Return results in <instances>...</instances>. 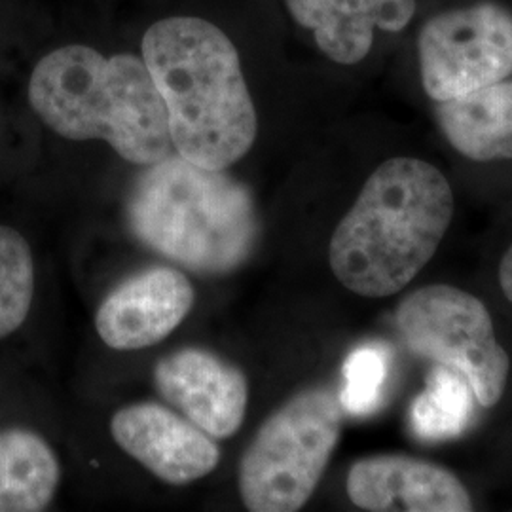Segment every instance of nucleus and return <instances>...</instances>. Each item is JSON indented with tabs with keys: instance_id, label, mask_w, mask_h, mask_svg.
Segmentation results:
<instances>
[{
	"instance_id": "1",
	"label": "nucleus",
	"mask_w": 512,
	"mask_h": 512,
	"mask_svg": "<svg viewBox=\"0 0 512 512\" xmlns=\"http://www.w3.org/2000/svg\"><path fill=\"white\" fill-rule=\"evenodd\" d=\"M454 219V190L439 167L397 156L378 165L329 245L332 274L366 298L401 293L437 255Z\"/></svg>"
},
{
	"instance_id": "2",
	"label": "nucleus",
	"mask_w": 512,
	"mask_h": 512,
	"mask_svg": "<svg viewBox=\"0 0 512 512\" xmlns=\"http://www.w3.org/2000/svg\"><path fill=\"white\" fill-rule=\"evenodd\" d=\"M143 61L184 160L226 169L255 145L258 120L238 50L217 25L192 16L162 19L143 37Z\"/></svg>"
},
{
	"instance_id": "3",
	"label": "nucleus",
	"mask_w": 512,
	"mask_h": 512,
	"mask_svg": "<svg viewBox=\"0 0 512 512\" xmlns=\"http://www.w3.org/2000/svg\"><path fill=\"white\" fill-rule=\"evenodd\" d=\"M29 101L57 135L105 141L129 164H156L171 154L164 99L135 55L105 57L90 46H63L38 61Z\"/></svg>"
},
{
	"instance_id": "4",
	"label": "nucleus",
	"mask_w": 512,
	"mask_h": 512,
	"mask_svg": "<svg viewBox=\"0 0 512 512\" xmlns=\"http://www.w3.org/2000/svg\"><path fill=\"white\" fill-rule=\"evenodd\" d=\"M137 177L129 192L131 234L150 251L196 274H230L255 247V203L224 173L167 156Z\"/></svg>"
},
{
	"instance_id": "5",
	"label": "nucleus",
	"mask_w": 512,
	"mask_h": 512,
	"mask_svg": "<svg viewBox=\"0 0 512 512\" xmlns=\"http://www.w3.org/2000/svg\"><path fill=\"white\" fill-rule=\"evenodd\" d=\"M340 393L306 387L260 425L239 461V495L247 511H300L317 490L342 437Z\"/></svg>"
},
{
	"instance_id": "6",
	"label": "nucleus",
	"mask_w": 512,
	"mask_h": 512,
	"mask_svg": "<svg viewBox=\"0 0 512 512\" xmlns=\"http://www.w3.org/2000/svg\"><path fill=\"white\" fill-rule=\"evenodd\" d=\"M404 346L435 365L461 372L476 403L494 408L511 374V357L497 340L494 319L475 294L427 285L408 294L395 313Z\"/></svg>"
},
{
	"instance_id": "7",
	"label": "nucleus",
	"mask_w": 512,
	"mask_h": 512,
	"mask_svg": "<svg viewBox=\"0 0 512 512\" xmlns=\"http://www.w3.org/2000/svg\"><path fill=\"white\" fill-rule=\"evenodd\" d=\"M421 84L435 101L482 90L512 74V14L482 0L429 19L418 37Z\"/></svg>"
},
{
	"instance_id": "8",
	"label": "nucleus",
	"mask_w": 512,
	"mask_h": 512,
	"mask_svg": "<svg viewBox=\"0 0 512 512\" xmlns=\"http://www.w3.org/2000/svg\"><path fill=\"white\" fill-rule=\"evenodd\" d=\"M110 433L128 456L171 486L192 484L219 465L215 439L162 404H129L118 410Z\"/></svg>"
},
{
	"instance_id": "9",
	"label": "nucleus",
	"mask_w": 512,
	"mask_h": 512,
	"mask_svg": "<svg viewBox=\"0 0 512 512\" xmlns=\"http://www.w3.org/2000/svg\"><path fill=\"white\" fill-rule=\"evenodd\" d=\"M154 384L167 403L213 439H228L243 425L247 376L213 351L184 348L167 355L154 368Z\"/></svg>"
},
{
	"instance_id": "10",
	"label": "nucleus",
	"mask_w": 512,
	"mask_h": 512,
	"mask_svg": "<svg viewBox=\"0 0 512 512\" xmlns=\"http://www.w3.org/2000/svg\"><path fill=\"white\" fill-rule=\"evenodd\" d=\"M192 306L188 277L169 266H152L122 281L101 302L95 330L110 349L150 348L177 329Z\"/></svg>"
},
{
	"instance_id": "11",
	"label": "nucleus",
	"mask_w": 512,
	"mask_h": 512,
	"mask_svg": "<svg viewBox=\"0 0 512 512\" xmlns=\"http://www.w3.org/2000/svg\"><path fill=\"white\" fill-rule=\"evenodd\" d=\"M351 503L370 512H469L473 499L450 469L404 454H378L351 465Z\"/></svg>"
},
{
	"instance_id": "12",
	"label": "nucleus",
	"mask_w": 512,
	"mask_h": 512,
	"mask_svg": "<svg viewBox=\"0 0 512 512\" xmlns=\"http://www.w3.org/2000/svg\"><path fill=\"white\" fill-rule=\"evenodd\" d=\"M298 25L310 29L317 48L340 65L370 54L376 29L401 33L416 16V0H285Z\"/></svg>"
},
{
	"instance_id": "13",
	"label": "nucleus",
	"mask_w": 512,
	"mask_h": 512,
	"mask_svg": "<svg viewBox=\"0 0 512 512\" xmlns=\"http://www.w3.org/2000/svg\"><path fill=\"white\" fill-rule=\"evenodd\" d=\"M446 141L473 162L512 160V80L437 103Z\"/></svg>"
},
{
	"instance_id": "14",
	"label": "nucleus",
	"mask_w": 512,
	"mask_h": 512,
	"mask_svg": "<svg viewBox=\"0 0 512 512\" xmlns=\"http://www.w3.org/2000/svg\"><path fill=\"white\" fill-rule=\"evenodd\" d=\"M50 444L29 429L0 431V512L44 511L59 484Z\"/></svg>"
},
{
	"instance_id": "15",
	"label": "nucleus",
	"mask_w": 512,
	"mask_h": 512,
	"mask_svg": "<svg viewBox=\"0 0 512 512\" xmlns=\"http://www.w3.org/2000/svg\"><path fill=\"white\" fill-rule=\"evenodd\" d=\"M475 401L473 387L461 372L437 365L412 404V427L421 439H452L467 429Z\"/></svg>"
},
{
	"instance_id": "16",
	"label": "nucleus",
	"mask_w": 512,
	"mask_h": 512,
	"mask_svg": "<svg viewBox=\"0 0 512 512\" xmlns=\"http://www.w3.org/2000/svg\"><path fill=\"white\" fill-rule=\"evenodd\" d=\"M35 296V260L18 230L0 226V340L25 323Z\"/></svg>"
},
{
	"instance_id": "17",
	"label": "nucleus",
	"mask_w": 512,
	"mask_h": 512,
	"mask_svg": "<svg viewBox=\"0 0 512 512\" xmlns=\"http://www.w3.org/2000/svg\"><path fill=\"white\" fill-rule=\"evenodd\" d=\"M387 376V357L378 348L355 349L344 365V387L340 401L348 414H368L380 401Z\"/></svg>"
},
{
	"instance_id": "18",
	"label": "nucleus",
	"mask_w": 512,
	"mask_h": 512,
	"mask_svg": "<svg viewBox=\"0 0 512 512\" xmlns=\"http://www.w3.org/2000/svg\"><path fill=\"white\" fill-rule=\"evenodd\" d=\"M499 285L501 291L507 296V300L512 304V245L507 249V253L501 258L499 264Z\"/></svg>"
}]
</instances>
